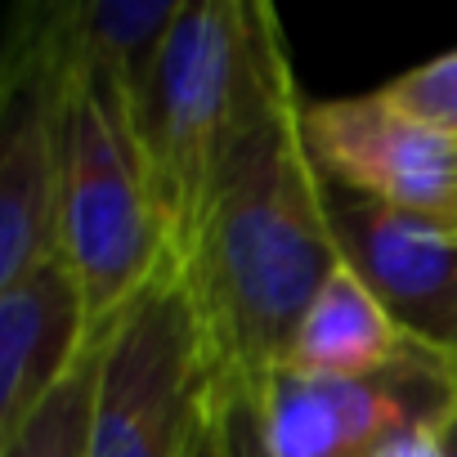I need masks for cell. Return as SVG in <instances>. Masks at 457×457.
<instances>
[{
    "mask_svg": "<svg viewBox=\"0 0 457 457\" xmlns=\"http://www.w3.org/2000/svg\"><path fill=\"white\" fill-rule=\"evenodd\" d=\"M381 95L395 108H403L408 117H417V121L457 139V50L395 77L390 86H381Z\"/></svg>",
    "mask_w": 457,
    "mask_h": 457,
    "instance_id": "12",
    "label": "cell"
},
{
    "mask_svg": "<svg viewBox=\"0 0 457 457\" xmlns=\"http://www.w3.org/2000/svg\"><path fill=\"white\" fill-rule=\"evenodd\" d=\"M23 41L59 72V256L99 337L166 270L170 238L121 90L59 59L37 28Z\"/></svg>",
    "mask_w": 457,
    "mask_h": 457,
    "instance_id": "3",
    "label": "cell"
},
{
    "mask_svg": "<svg viewBox=\"0 0 457 457\" xmlns=\"http://www.w3.org/2000/svg\"><path fill=\"white\" fill-rule=\"evenodd\" d=\"M337 265L323 179L305 148V99L292 86L224 157L193 238L175 256L206 377L265 386Z\"/></svg>",
    "mask_w": 457,
    "mask_h": 457,
    "instance_id": "1",
    "label": "cell"
},
{
    "mask_svg": "<svg viewBox=\"0 0 457 457\" xmlns=\"http://www.w3.org/2000/svg\"><path fill=\"white\" fill-rule=\"evenodd\" d=\"M444 457H457V421L444 430Z\"/></svg>",
    "mask_w": 457,
    "mask_h": 457,
    "instance_id": "15",
    "label": "cell"
},
{
    "mask_svg": "<svg viewBox=\"0 0 457 457\" xmlns=\"http://www.w3.org/2000/svg\"><path fill=\"white\" fill-rule=\"evenodd\" d=\"M323 211L341 265L363 278L395 328L457 359V238L430 215L386 206L332 179H323Z\"/></svg>",
    "mask_w": 457,
    "mask_h": 457,
    "instance_id": "5",
    "label": "cell"
},
{
    "mask_svg": "<svg viewBox=\"0 0 457 457\" xmlns=\"http://www.w3.org/2000/svg\"><path fill=\"white\" fill-rule=\"evenodd\" d=\"M403 345L408 337L395 328L386 305L363 287L350 265H337L301 314L283 368L305 377H372Z\"/></svg>",
    "mask_w": 457,
    "mask_h": 457,
    "instance_id": "8",
    "label": "cell"
},
{
    "mask_svg": "<svg viewBox=\"0 0 457 457\" xmlns=\"http://www.w3.org/2000/svg\"><path fill=\"white\" fill-rule=\"evenodd\" d=\"M99 350L95 337L90 350L77 359V368L37 403V412L0 444V457H90V421H95V390H99Z\"/></svg>",
    "mask_w": 457,
    "mask_h": 457,
    "instance_id": "10",
    "label": "cell"
},
{
    "mask_svg": "<svg viewBox=\"0 0 457 457\" xmlns=\"http://www.w3.org/2000/svg\"><path fill=\"white\" fill-rule=\"evenodd\" d=\"M305 148L323 179L444 220L457 202V139L408 117L381 90L354 99H305Z\"/></svg>",
    "mask_w": 457,
    "mask_h": 457,
    "instance_id": "6",
    "label": "cell"
},
{
    "mask_svg": "<svg viewBox=\"0 0 457 457\" xmlns=\"http://www.w3.org/2000/svg\"><path fill=\"white\" fill-rule=\"evenodd\" d=\"M377 457H444V430H430V426H408L399 435H390Z\"/></svg>",
    "mask_w": 457,
    "mask_h": 457,
    "instance_id": "13",
    "label": "cell"
},
{
    "mask_svg": "<svg viewBox=\"0 0 457 457\" xmlns=\"http://www.w3.org/2000/svg\"><path fill=\"white\" fill-rule=\"evenodd\" d=\"M184 457H220V444H215V426H211V403H202V421L188 439V453Z\"/></svg>",
    "mask_w": 457,
    "mask_h": 457,
    "instance_id": "14",
    "label": "cell"
},
{
    "mask_svg": "<svg viewBox=\"0 0 457 457\" xmlns=\"http://www.w3.org/2000/svg\"><path fill=\"white\" fill-rule=\"evenodd\" d=\"M90 341L86 296L63 256H50L19 283L0 287V444L19 435Z\"/></svg>",
    "mask_w": 457,
    "mask_h": 457,
    "instance_id": "7",
    "label": "cell"
},
{
    "mask_svg": "<svg viewBox=\"0 0 457 457\" xmlns=\"http://www.w3.org/2000/svg\"><path fill=\"white\" fill-rule=\"evenodd\" d=\"M265 421L274 457H354L328 377L274 368L265 377Z\"/></svg>",
    "mask_w": 457,
    "mask_h": 457,
    "instance_id": "9",
    "label": "cell"
},
{
    "mask_svg": "<svg viewBox=\"0 0 457 457\" xmlns=\"http://www.w3.org/2000/svg\"><path fill=\"white\" fill-rule=\"evenodd\" d=\"M439 224H444V228H448V234H453V238H457V202H453V211H448V215H444V220H439Z\"/></svg>",
    "mask_w": 457,
    "mask_h": 457,
    "instance_id": "16",
    "label": "cell"
},
{
    "mask_svg": "<svg viewBox=\"0 0 457 457\" xmlns=\"http://www.w3.org/2000/svg\"><path fill=\"white\" fill-rule=\"evenodd\" d=\"M292 86L287 41L270 5L184 0L135 108V139L170 261L188 247L224 157Z\"/></svg>",
    "mask_w": 457,
    "mask_h": 457,
    "instance_id": "2",
    "label": "cell"
},
{
    "mask_svg": "<svg viewBox=\"0 0 457 457\" xmlns=\"http://www.w3.org/2000/svg\"><path fill=\"white\" fill-rule=\"evenodd\" d=\"M211 426L220 457H274L270 448V421H265V386L256 381H206Z\"/></svg>",
    "mask_w": 457,
    "mask_h": 457,
    "instance_id": "11",
    "label": "cell"
},
{
    "mask_svg": "<svg viewBox=\"0 0 457 457\" xmlns=\"http://www.w3.org/2000/svg\"><path fill=\"white\" fill-rule=\"evenodd\" d=\"M90 457H184L206 403V350L188 287L166 270L99 332Z\"/></svg>",
    "mask_w": 457,
    "mask_h": 457,
    "instance_id": "4",
    "label": "cell"
}]
</instances>
